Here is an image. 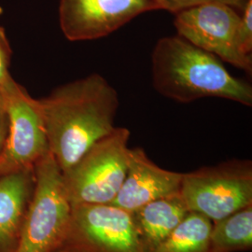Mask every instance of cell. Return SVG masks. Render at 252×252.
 Here are the masks:
<instances>
[{
  "mask_svg": "<svg viewBox=\"0 0 252 252\" xmlns=\"http://www.w3.org/2000/svg\"><path fill=\"white\" fill-rule=\"evenodd\" d=\"M37 100L49 151L62 172L116 128L118 92L97 73L60 85Z\"/></svg>",
  "mask_w": 252,
  "mask_h": 252,
  "instance_id": "1",
  "label": "cell"
},
{
  "mask_svg": "<svg viewBox=\"0 0 252 252\" xmlns=\"http://www.w3.org/2000/svg\"><path fill=\"white\" fill-rule=\"evenodd\" d=\"M152 81L161 95L179 103L219 97L252 107V85L223 62L178 36L160 38L152 53Z\"/></svg>",
  "mask_w": 252,
  "mask_h": 252,
  "instance_id": "2",
  "label": "cell"
},
{
  "mask_svg": "<svg viewBox=\"0 0 252 252\" xmlns=\"http://www.w3.org/2000/svg\"><path fill=\"white\" fill-rule=\"evenodd\" d=\"M71 214L63 172L51 153L35 164V188L14 252H54Z\"/></svg>",
  "mask_w": 252,
  "mask_h": 252,
  "instance_id": "3",
  "label": "cell"
},
{
  "mask_svg": "<svg viewBox=\"0 0 252 252\" xmlns=\"http://www.w3.org/2000/svg\"><path fill=\"white\" fill-rule=\"evenodd\" d=\"M130 131L116 127L63 172V185L71 205L110 204L126 179Z\"/></svg>",
  "mask_w": 252,
  "mask_h": 252,
  "instance_id": "4",
  "label": "cell"
},
{
  "mask_svg": "<svg viewBox=\"0 0 252 252\" xmlns=\"http://www.w3.org/2000/svg\"><path fill=\"white\" fill-rule=\"evenodd\" d=\"M180 193L189 212L220 220L252 205V162L233 160L183 173Z\"/></svg>",
  "mask_w": 252,
  "mask_h": 252,
  "instance_id": "5",
  "label": "cell"
},
{
  "mask_svg": "<svg viewBox=\"0 0 252 252\" xmlns=\"http://www.w3.org/2000/svg\"><path fill=\"white\" fill-rule=\"evenodd\" d=\"M54 252H146L132 213L112 204L71 205L67 229Z\"/></svg>",
  "mask_w": 252,
  "mask_h": 252,
  "instance_id": "6",
  "label": "cell"
},
{
  "mask_svg": "<svg viewBox=\"0 0 252 252\" xmlns=\"http://www.w3.org/2000/svg\"><path fill=\"white\" fill-rule=\"evenodd\" d=\"M240 19V11L230 6L204 4L176 12L174 26L189 43L252 74V56L243 55L236 45Z\"/></svg>",
  "mask_w": 252,
  "mask_h": 252,
  "instance_id": "7",
  "label": "cell"
},
{
  "mask_svg": "<svg viewBox=\"0 0 252 252\" xmlns=\"http://www.w3.org/2000/svg\"><path fill=\"white\" fill-rule=\"evenodd\" d=\"M9 109V133L0 153V176L31 169L50 153L44 121L38 100L17 81L6 89Z\"/></svg>",
  "mask_w": 252,
  "mask_h": 252,
  "instance_id": "8",
  "label": "cell"
},
{
  "mask_svg": "<svg viewBox=\"0 0 252 252\" xmlns=\"http://www.w3.org/2000/svg\"><path fill=\"white\" fill-rule=\"evenodd\" d=\"M153 10L154 0H60L59 23L68 40H94Z\"/></svg>",
  "mask_w": 252,
  "mask_h": 252,
  "instance_id": "9",
  "label": "cell"
},
{
  "mask_svg": "<svg viewBox=\"0 0 252 252\" xmlns=\"http://www.w3.org/2000/svg\"><path fill=\"white\" fill-rule=\"evenodd\" d=\"M183 173L163 169L141 148L130 149L126 179L110 203L129 212L156 199L180 192Z\"/></svg>",
  "mask_w": 252,
  "mask_h": 252,
  "instance_id": "10",
  "label": "cell"
},
{
  "mask_svg": "<svg viewBox=\"0 0 252 252\" xmlns=\"http://www.w3.org/2000/svg\"><path fill=\"white\" fill-rule=\"evenodd\" d=\"M35 188V167L0 176V252H14Z\"/></svg>",
  "mask_w": 252,
  "mask_h": 252,
  "instance_id": "11",
  "label": "cell"
},
{
  "mask_svg": "<svg viewBox=\"0 0 252 252\" xmlns=\"http://www.w3.org/2000/svg\"><path fill=\"white\" fill-rule=\"evenodd\" d=\"M146 252H153L189 215L180 192L153 200L131 212Z\"/></svg>",
  "mask_w": 252,
  "mask_h": 252,
  "instance_id": "12",
  "label": "cell"
},
{
  "mask_svg": "<svg viewBox=\"0 0 252 252\" xmlns=\"http://www.w3.org/2000/svg\"><path fill=\"white\" fill-rule=\"evenodd\" d=\"M210 252H240L252 248V205L212 222Z\"/></svg>",
  "mask_w": 252,
  "mask_h": 252,
  "instance_id": "13",
  "label": "cell"
},
{
  "mask_svg": "<svg viewBox=\"0 0 252 252\" xmlns=\"http://www.w3.org/2000/svg\"><path fill=\"white\" fill-rule=\"evenodd\" d=\"M212 221L198 213L189 215L153 252H210Z\"/></svg>",
  "mask_w": 252,
  "mask_h": 252,
  "instance_id": "14",
  "label": "cell"
},
{
  "mask_svg": "<svg viewBox=\"0 0 252 252\" xmlns=\"http://www.w3.org/2000/svg\"><path fill=\"white\" fill-rule=\"evenodd\" d=\"M249 1L250 0H154L157 10H166L174 14L182 9L204 4H223L238 11H242Z\"/></svg>",
  "mask_w": 252,
  "mask_h": 252,
  "instance_id": "15",
  "label": "cell"
},
{
  "mask_svg": "<svg viewBox=\"0 0 252 252\" xmlns=\"http://www.w3.org/2000/svg\"><path fill=\"white\" fill-rule=\"evenodd\" d=\"M236 45L245 56L252 53V0H250L241 11V19L236 32Z\"/></svg>",
  "mask_w": 252,
  "mask_h": 252,
  "instance_id": "16",
  "label": "cell"
},
{
  "mask_svg": "<svg viewBox=\"0 0 252 252\" xmlns=\"http://www.w3.org/2000/svg\"><path fill=\"white\" fill-rule=\"evenodd\" d=\"M12 51L4 27L0 26V89L6 90L14 81L9 72Z\"/></svg>",
  "mask_w": 252,
  "mask_h": 252,
  "instance_id": "17",
  "label": "cell"
},
{
  "mask_svg": "<svg viewBox=\"0 0 252 252\" xmlns=\"http://www.w3.org/2000/svg\"><path fill=\"white\" fill-rule=\"evenodd\" d=\"M9 117L6 91L0 89V153H2L9 133Z\"/></svg>",
  "mask_w": 252,
  "mask_h": 252,
  "instance_id": "18",
  "label": "cell"
}]
</instances>
